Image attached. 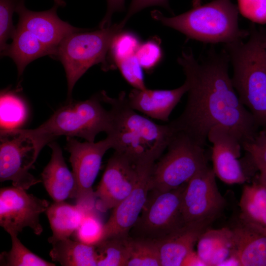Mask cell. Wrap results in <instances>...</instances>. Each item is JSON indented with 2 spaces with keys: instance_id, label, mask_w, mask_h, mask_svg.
<instances>
[{
  "instance_id": "obj_3",
  "label": "cell",
  "mask_w": 266,
  "mask_h": 266,
  "mask_svg": "<svg viewBox=\"0 0 266 266\" xmlns=\"http://www.w3.org/2000/svg\"><path fill=\"white\" fill-rule=\"evenodd\" d=\"M246 42L225 44L233 67L232 81L238 97L259 127L266 129V35L251 29Z\"/></svg>"
},
{
  "instance_id": "obj_42",
  "label": "cell",
  "mask_w": 266,
  "mask_h": 266,
  "mask_svg": "<svg viewBox=\"0 0 266 266\" xmlns=\"http://www.w3.org/2000/svg\"><path fill=\"white\" fill-rule=\"evenodd\" d=\"M201 0H193L192 4L193 7H197L200 5Z\"/></svg>"
},
{
  "instance_id": "obj_23",
  "label": "cell",
  "mask_w": 266,
  "mask_h": 266,
  "mask_svg": "<svg viewBox=\"0 0 266 266\" xmlns=\"http://www.w3.org/2000/svg\"><path fill=\"white\" fill-rule=\"evenodd\" d=\"M197 252L206 266H218L229 258L232 252V229L208 228L199 237Z\"/></svg>"
},
{
  "instance_id": "obj_27",
  "label": "cell",
  "mask_w": 266,
  "mask_h": 266,
  "mask_svg": "<svg viewBox=\"0 0 266 266\" xmlns=\"http://www.w3.org/2000/svg\"><path fill=\"white\" fill-rule=\"evenodd\" d=\"M130 235L106 238L95 245L97 266H127Z\"/></svg>"
},
{
  "instance_id": "obj_25",
  "label": "cell",
  "mask_w": 266,
  "mask_h": 266,
  "mask_svg": "<svg viewBox=\"0 0 266 266\" xmlns=\"http://www.w3.org/2000/svg\"><path fill=\"white\" fill-rule=\"evenodd\" d=\"M52 246L49 255L52 261L58 262L62 266H97L95 245L67 238L57 241Z\"/></svg>"
},
{
  "instance_id": "obj_31",
  "label": "cell",
  "mask_w": 266,
  "mask_h": 266,
  "mask_svg": "<svg viewBox=\"0 0 266 266\" xmlns=\"http://www.w3.org/2000/svg\"><path fill=\"white\" fill-rule=\"evenodd\" d=\"M140 43L136 35L122 31L113 40L109 51L115 66L118 62L135 55Z\"/></svg>"
},
{
  "instance_id": "obj_40",
  "label": "cell",
  "mask_w": 266,
  "mask_h": 266,
  "mask_svg": "<svg viewBox=\"0 0 266 266\" xmlns=\"http://www.w3.org/2000/svg\"><path fill=\"white\" fill-rule=\"evenodd\" d=\"M260 176L266 184V167H261L259 168Z\"/></svg>"
},
{
  "instance_id": "obj_12",
  "label": "cell",
  "mask_w": 266,
  "mask_h": 266,
  "mask_svg": "<svg viewBox=\"0 0 266 266\" xmlns=\"http://www.w3.org/2000/svg\"><path fill=\"white\" fill-rule=\"evenodd\" d=\"M48 201L29 194L25 189L13 187L0 191V225L9 234H18L25 227L40 235L43 227L39 216L49 207Z\"/></svg>"
},
{
  "instance_id": "obj_24",
  "label": "cell",
  "mask_w": 266,
  "mask_h": 266,
  "mask_svg": "<svg viewBox=\"0 0 266 266\" xmlns=\"http://www.w3.org/2000/svg\"><path fill=\"white\" fill-rule=\"evenodd\" d=\"M239 205L240 219L266 230V184L259 174L243 187Z\"/></svg>"
},
{
  "instance_id": "obj_33",
  "label": "cell",
  "mask_w": 266,
  "mask_h": 266,
  "mask_svg": "<svg viewBox=\"0 0 266 266\" xmlns=\"http://www.w3.org/2000/svg\"><path fill=\"white\" fill-rule=\"evenodd\" d=\"M17 0H0V51L7 46V40L12 37L16 29L13 25L12 16L15 11Z\"/></svg>"
},
{
  "instance_id": "obj_16",
  "label": "cell",
  "mask_w": 266,
  "mask_h": 266,
  "mask_svg": "<svg viewBox=\"0 0 266 266\" xmlns=\"http://www.w3.org/2000/svg\"><path fill=\"white\" fill-rule=\"evenodd\" d=\"M58 6L55 3L49 10L33 11L25 6L24 0H17L15 8L19 18L17 26L31 32L53 50L54 54L58 46L66 37L73 33L84 31L62 20L57 15Z\"/></svg>"
},
{
  "instance_id": "obj_13",
  "label": "cell",
  "mask_w": 266,
  "mask_h": 266,
  "mask_svg": "<svg viewBox=\"0 0 266 266\" xmlns=\"http://www.w3.org/2000/svg\"><path fill=\"white\" fill-rule=\"evenodd\" d=\"M153 165L136 164L114 151L94 192L98 208L102 211L113 209L131 193L144 170Z\"/></svg>"
},
{
  "instance_id": "obj_35",
  "label": "cell",
  "mask_w": 266,
  "mask_h": 266,
  "mask_svg": "<svg viewBox=\"0 0 266 266\" xmlns=\"http://www.w3.org/2000/svg\"><path fill=\"white\" fill-rule=\"evenodd\" d=\"M135 55L142 68L146 70H151L158 65L162 58V52L160 42L156 38L140 43Z\"/></svg>"
},
{
  "instance_id": "obj_22",
  "label": "cell",
  "mask_w": 266,
  "mask_h": 266,
  "mask_svg": "<svg viewBox=\"0 0 266 266\" xmlns=\"http://www.w3.org/2000/svg\"><path fill=\"white\" fill-rule=\"evenodd\" d=\"M86 211L79 205H72L65 201H55L45 211L52 235L48 239L52 245L57 241L69 238L81 224Z\"/></svg>"
},
{
  "instance_id": "obj_17",
  "label": "cell",
  "mask_w": 266,
  "mask_h": 266,
  "mask_svg": "<svg viewBox=\"0 0 266 266\" xmlns=\"http://www.w3.org/2000/svg\"><path fill=\"white\" fill-rule=\"evenodd\" d=\"M214 221L207 219L185 223L155 241L159 250L161 266H181L185 258L194 250L201 234Z\"/></svg>"
},
{
  "instance_id": "obj_21",
  "label": "cell",
  "mask_w": 266,
  "mask_h": 266,
  "mask_svg": "<svg viewBox=\"0 0 266 266\" xmlns=\"http://www.w3.org/2000/svg\"><path fill=\"white\" fill-rule=\"evenodd\" d=\"M11 43L1 52V56L11 58L17 68L18 75L22 74L27 65L45 55H54V51L42 42L35 35L23 28L17 26Z\"/></svg>"
},
{
  "instance_id": "obj_15",
  "label": "cell",
  "mask_w": 266,
  "mask_h": 266,
  "mask_svg": "<svg viewBox=\"0 0 266 266\" xmlns=\"http://www.w3.org/2000/svg\"><path fill=\"white\" fill-rule=\"evenodd\" d=\"M154 166L144 170L131 193L113 208L109 218L103 225L100 242L110 237L129 235L147 200Z\"/></svg>"
},
{
  "instance_id": "obj_41",
  "label": "cell",
  "mask_w": 266,
  "mask_h": 266,
  "mask_svg": "<svg viewBox=\"0 0 266 266\" xmlns=\"http://www.w3.org/2000/svg\"><path fill=\"white\" fill-rule=\"evenodd\" d=\"M55 3L59 6H64L66 5V3L64 0H54Z\"/></svg>"
},
{
  "instance_id": "obj_18",
  "label": "cell",
  "mask_w": 266,
  "mask_h": 266,
  "mask_svg": "<svg viewBox=\"0 0 266 266\" xmlns=\"http://www.w3.org/2000/svg\"><path fill=\"white\" fill-rule=\"evenodd\" d=\"M187 91L188 85L184 82L181 86L171 90L133 88L127 95V98L135 110L153 119L167 122L171 113Z\"/></svg>"
},
{
  "instance_id": "obj_7",
  "label": "cell",
  "mask_w": 266,
  "mask_h": 266,
  "mask_svg": "<svg viewBox=\"0 0 266 266\" xmlns=\"http://www.w3.org/2000/svg\"><path fill=\"white\" fill-rule=\"evenodd\" d=\"M166 152L154 164L150 190L167 192L187 183L208 166L202 146L182 132H175Z\"/></svg>"
},
{
  "instance_id": "obj_29",
  "label": "cell",
  "mask_w": 266,
  "mask_h": 266,
  "mask_svg": "<svg viewBox=\"0 0 266 266\" xmlns=\"http://www.w3.org/2000/svg\"><path fill=\"white\" fill-rule=\"evenodd\" d=\"M127 266H161L156 242L130 236L129 257Z\"/></svg>"
},
{
  "instance_id": "obj_39",
  "label": "cell",
  "mask_w": 266,
  "mask_h": 266,
  "mask_svg": "<svg viewBox=\"0 0 266 266\" xmlns=\"http://www.w3.org/2000/svg\"><path fill=\"white\" fill-rule=\"evenodd\" d=\"M206 266L204 263L199 256L197 251L194 250L190 252L185 258L181 266Z\"/></svg>"
},
{
  "instance_id": "obj_1",
  "label": "cell",
  "mask_w": 266,
  "mask_h": 266,
  "mask_svg": "<svg viewBox=\"0 0 266 266\" xmlns=\"http://www.w3.org/2000/svg\"><path fill=\"white\" fill-rule=\"evenodd\" d=\"M230 59L226 51H211L201 61L191 50L183 51L177 62L188 85V98L181 115L169 124L205 146L210 130L216 125L231 129L241 144L252 140L258 125L240 101L229 73Z\"/></svg>"
},
{
  "instance_id": "obj_14",
  "label": "cell",
  "mask_w": 266,
  "mask_h": 266,
  "mask_svg": "<svg viewBox=\"0 0 266 266\" xmlns=\"http://www.w3.org/2000/svg\"><path fill=\"white\" fill-rule=\"evenodd\" d=\"M212 144L213 169L219 179L228 184H243L254 173L244 169L239 160L242 148L240 140L229 128L213 127L207 134Z\"/></svg>"
},
{
  "instance_id": "obj_6",
  "label": "cell",
  "mask_w": 266,
  "mask_h": 266,
  "mask_svg": "<svg viewBox=\"0 0 266 266\" xmlns=\"http://www.w3.org/2000/svg\"><path fill=\"white\" fill-rule=\"evenodd\" d=\"M124 26L120 22L92 32L73 33L60 42L53 57L65 68L69 100L75 83L89 68L100 64L104 70L112 68L107 57L113 40Z\"/></svg>"
},
{
  "instance_id": "obj_11",
  "label": "cell",
  "mask_w": 266,
  "mask_h": 266,
  "mask_svg": "<svg viewBox=\"0 0 266 266\" xmlns=\"http://www.w3.org/2000/svg\"><path fill=\"white\" fill-rule=\"evenodd\" d=\"M216 177L213 168L207 166L187 183L181 203L185 223L215 221L222 212L226 201L218 190Z\"/></svg>"
},
{
  "instance_id": "obj_19",
  "label": "cell",
  "mask_w": 266,
  "mask_h": 266,
  "mask_svg": "<svg viewBox=\"0 0 266 266\" xmlns=\"http://www.w3.org/2000/svg\"><path fill=\"white\" fill-rule=\"evenodd\" d=\"M232 230L231 256L239 266H266V230L240 219Z\"/></svg>"
},
{
  "instance_id": "obj_5",
  "label": "cell",
  "mask_w": 266,
  "mask_h": 266,
  "mask_svg": "<svg viewBox=\"0 0 266 266\" xmlns=\"http://www.w3.org/2000/svg\"><path fill=\"white\" fill-rule=\"evenodd\" d=\"M100 94L83 101L69 100L37 128L22 130L34 140L41 150L62 135L95 142L98 134L107 133L111 127L110 109L104 108Z\"/></svg>"
},
{
  "instance_id": "obj_34",
  "label": "cell",
  "mask_w": 266,
  "mask_h": 266,
  "mask_svg": "<svg viewBox=\"0 0 266 266\" xmlns=\"http://www.w3.org/2000/svg\"><path fill=\"white\" fill-rule=\"evenodd\" d=\"M242 147L258 169L266 167V129L258 132L252 140L242 143Z\"/></svg>"
},
{
  "instance_id": "obj_8",
  "label": "cell",
  "mask_w": 266,
  "mask_h": 266,
  "mask_svg": "<svg viewBox=\"0 0 266 266\" xmlns=\"http://www.w3.org/2000/svg\"><path fill=\"white\" fill-rule=\"evenodd\" d=\"M186 184L165 192L150 190L129 235L157 241L184 225L181 203Z\"/></svg>"
},
{
  "instance_id": "obj_10",
  "label": "cell",
  "mask_w": 266,
  "mask_h": 266,
  "mask_svg": "<svg viewBox=\"0 0 266 266\" xmlns=\"http://www.w3.org/2000/svg\"><path fill=\"white\" fill-rule=\"evenodd\" d=\"M112 148L110 138L98 142H81L72 137H66V149L75 180L76 204L86 211L94 210L95 197L93 185L99 172L102 158Z\"/></svg>"
},
{
  "instance_id": "obj_37",
  "label": "cell",
  "mask_w": 266,
  "mask_h": 266,
  "mask_svg": "<svg viewBox=\"0 0 266 266\" xmlns=\"http://www.w3.org/2000/svg\"><path fill=\"white\" fill-rule=\"evenodd\" d=\"M159 6L169 9L168 0H132L126 15L120 22L125 25L130 18L142 9L150 6Z\"/></svg>"
},
{
  "instance_id": "obj_26",
  "label": "cell",
  "mask_w": 266,
  "mask_h": 266,
  "mask_svg": "<svg viewBox=\"0 0 266 266\" xmlns=\"http://www.w3.org/2000/svg\"><path fill=\"white\" fill-rule=\"evenodd\" d=\"M28 110L25 102L14 92L3 91L0 99V130L19 129L27 120Z\"/></svg>"
},
{
  "instance_id": "obj_28",
  "label": "cell",
  "mask_w": 266,
  "mask_h": 266,
  "mask_svg": "<svg viewBox=\"0 0 266 266\" xmlns=\"http://www.w3.org/2000/svg\"><path fill=\"white\" fill-rule=\"evenodd\" d=\"M12 247L7 252L0 255V266H55L54 263L48 262L31 251L23 244L18 234H10Z\"/></svg>"
},
{
  "instance_id": "obj_9",
  "label": "cell",
  "mask_w": 266,
  "mask_h": 266,
  "mask_svg": "<svg viewBox=\"0 0 266 266\" xmlns=\"http://www.w3.org/2000/svg\"><path fill=\"white\" fill-rule=\"evenodd\" d=\"M0 180L26 190L41 181L30 173L41 151L21 129L0 130Z\"/></svg>"
},
{
  "instance_id": "obj_4",
  "label": "cell",
  "mask_w": 266,
  "mask_h": 266,
  "mask_svg": "<svg viewBox=\"0 0 266 266\" xmlns=\"http://www.w3.org/2000/svg\"><path fill=\"white\" fill-rule=\"evenodd\" d=\"M238 12L231 0H214L173 17H166L156 10L151 15L154 20L190 38L205 43L227 44L249 35V31L239 27Z\"/></svg>"
},
{
  "instance_id": "obj_36",
  "label": "cell",
  "mask_w": 266,
  "mask_h": 266,
  "mask_svg": "<svg viewBox=\"0 0 266 266\" xmlns=\"http://www.w3.org/2000/svg\"><path fill=\"white\" fill-rule=\"evenodd\" d=\"M238 9L253 22L266 24V0H237Z\"/></svg>"
},
{
  "instance_id": "obj_32",
  "label": "cell",
  "mask_w": 266,
  "mask_h": 266,
  "mask_svg": "<svg viewBox=\"0 0 266 266\" xmlns=\"http://www.w3.org/2000/svg\"><path fill=\"white\" fill-rule=\"evenodd\" d=\"M126 81L133 88L146 89L141 67L136 55H133L115 64Z\"/></svg>"
},
{
  "instance_id": "obj_2",
  "label": "cell",
  "mask_w": 266,
  "mask_h": 266,
  "mask_svg": "<svg viewBox=\"0 0 266 266\" xmlns=\"http://www.w3.org/2000/svg\"><path fill=\"white\" fill-rule=\"evenodd\" d=\"M110 105L111 128L106 133L114 151L140 165H154L166 149L175 132L169 123L159 125L137 113L122 92L111 98L100 94Z\"/></svg>"
},
{
  "instance_id": "obj_20",
  "label": "cell",
  "mask_w": 266,
  "mask_h": 266,
  "mask_svg": "<svg viewBox=\"0 0 266 266\" xmlns=\"http://www.w3.org/2000/svg\"><path fill=\"white\" fill-rule=\"evenodd\" d=\"M52 149L51 159L41 175L44 187L54 201L75 198L76 185L72 172L68 168L62 151L58 144H48Z\"/></svg>"
},
{
  "instance_id": "obj_30",
  "label": "cell",
  "mask_w": 266,
  "mask_h": 266,
  "mask_svg": "<svg viewBox=\"0 0 266 266\" xmlns=\"http://www.w3.org/2000/svg\"><path fill=\"white\" fill-rule=\"evenodd\" d=\"M103 225L94 210L86 212L74 232L77 240L89 245H97L101 239Z\"/></svg>"
},
{
  "instance_id": "obj_38",
  "label": "cell",
  "mask_w": 266,
  "mask_h": 266,
  "mask_svg": "<svg viewBox=\"0 0 266 266\" xmlns=\"http://www.w3.org/2000/svg\"><path fill=\"white\" fill-rule=\"evenodd\" d=\"M107 10L100 22L99 28H105L111 25V18L116 12L122 11L125 8V0H106Z\"/></svg>"
}]
</instances>
